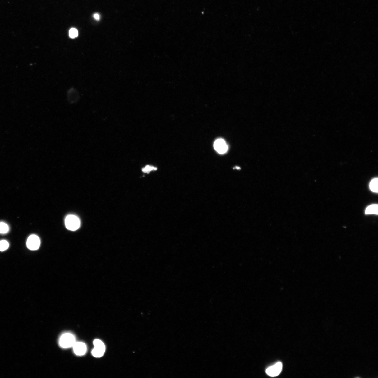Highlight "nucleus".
<instances>
[{"instance_id": "nucleus-1", "label": "nucleus", "mask_w": 378, "mask_h": 378, "mask_svg": "<svg viewBox=\"0 0 378 378\" xmlns=\"http://www.w3.org/2000/svg\"><path fill=\"white\" fill-rule=\"evenodd\" d=\"M76 342V338L73 334L70 333H66L62 335L59 340L60 345L64 348L73 347Z\"/></svg>"}, {"instance_id": "nucleus-2", "label": "nucleus", "mask_w": 378, "mask_h": 378, "mask_svg": "<svg viewBox=\"0 0 378 378\" xmlns=\"http://www.w3.org/2000/svg\"><path fill=\"white\" fill-rule=\"evenodd\" d=\"M65 225L67 228L71 231H75L78 229L80 227V219L77 216L70 215L66 217Z\"/></svg>"}, {"instance_id": "nucleus-3", "label": "nucleus", "mask_w": 378, "mask_h": 378, "mask_svg": "<svg viewBox=\"0 0 378 378\" xmlns=\"http://www.w3.org/2000/svg\"><path fill=\"white\" fill-rule=\"evenodd\" d=\"M94 348L92 351V354L96 357H101L104 355L105 351V347L102 342L99 339L94 341Z\"/></svg>"}, {"instance_id": "nucleus-4", "label": "nucleus", "mask_w": 378, "mask_h": 378, "mask_svg": "<svg viewBox=\"0 0 378 378\" xmlns=\"http://www.w3.org/2000/svg\"><path fill=\"white\" fill-rule=\"evenodd\" d=\"M40 241L37 235H33L29 236L27 241V248L32 251H35L39 248Z\"/></svg>"}, {"instance_id": "nucleus-5", "label": "nucleus", "mask_w": 378, "mask_h": 378, "mask_svg": "<svg viewBox=\"0 0 378 378\" xmlns=\"http://www.w3.org/2000/svg\"><path fill=\"white\" fill-rule=\"evenodd\" d=\"M282 364L279 362L275 365L270 366L266 370V372L269 376L271 377H276L279 375L281 372L282 369Z\"/></svg>"}, {"instance_id": "nucleus-6", "label": "nucleus", "mask_w": 378, "mask_h": 378, "mask_svg": "<svg viewBox=\"0 0 378 378\" xmlns=\"http://www.w3.org/2000/svg\"><path fill=\"white\" fill-rule=\"evenodd\" d=\"M214 148L219 154H225L228 150V146L225 141L222 139L216 140L214 144Z\"/></svg>"}, {"instance_id": "nucleus-7", "label": "nucleus", "mask_w": 378, "mask_h": 378, "mask_svg": "<svg viewBox=\"0 0 378 378\" xmlns=\"http://www.w3.org/2000/svg\"><path fill=\"white\" fill-rule=\"evenodd\" d=\"M73 347L75 353L77 355H84L87 352V346L84 343L76 342Z\"/></svg>"}, {"instance_id": "nucleus-8", "label": "nucleus", "mask_w": 378, "mask_h": 378, "mask_svg": "<svg viewBox=\"0 0 378 378\" xmlns=\"http://www.w3.org/2000/svg\"><path fill=\"white\" fill-rule=\"evenodd\" d=\"M68 98L69 100V101H72V99L73 98V101L76 100L77 99L79 98V94L78 91L74 88H71L69 90L67 93Z\"/></svg>"}, {"instance_id": "nucleus-9", "label": "nucleus", "mask_w": 378, "mask_h": 378, "mask_svg": "<svg viewBox=\"0 0 378 378\" xmlns=\"http://www.w3.org/2000/svg\"><path fill=\"white\" fill-rule=\"evenodd\" d=\"M378 213V205L376 204L370 205L366 208L365 211V213L367 215L372 214L377 215Z\"/></svg>"}, {"instance_id": "nucleus-10", "label": "nucleus", "mask_w": 378, "mask_h": 378, "mask_svg": "<svg viewBox=\"0 0 378 378\" xmlns=\"http://www.w3.org/2000/svg\"><path fill=\"white\" fill-rule=\"evenodd\" d=\"M378 180L375 178L372 180L370 183L369 187L371 190L374 192L378 193Z\"/></svg>"}, {"instance_id": "nucleus-11", "label": "nucleus", "mask_w": 378, "mask_h": 378, "mask_svg": "<svg viewBox=\"0 0 378 378\" xmlns=\"http://www.w3.org/2000/svg\"><path fill=\"white\" fill-rule=\"evenodd\" d=\"M9 231V227L8 225L4 222H0V233L4 234L7 233Z\"/></svg>"}, {"instance_id": "nucleus-12", "label": "nucleus", "mask_w": 378, "mask_h": 378, "mask_svg": "<svg viewBox=\"0 0 378 378\" xmlns=\"http://www.w3.org/2000/svg\"><path fill=\"white\" fill-rule=\"evenodd\" d=\"M9 247V243L8 242L5 240L0 241V251H6Z\"/></svg>"}, {"instance_id": "nucleus-13", "label": "nucleus", "mask_w": 378, "mask_h": 378, "mask_svg": "<svg viewBox=\"0 0 378 378\" xmlns=\"http://www.w3.org/2000/svg\"><path fill=\"white\" fill-rule=\"evenodd\" d=\"M157 170V168L154 166L146 165L142 169V171L144 173H149L150 172Z\"/></svg>"}, {"instance_id": "nucleus-14", "label": "nucleus", "mask_w": 378, "mask_h": 378, "mask_svg": "<svg viewBox=\"0 0 378 378\" xmlns=\"http://www.w3.org/2000/svg\"><path fill=\"white\" fill-rule=\"evenodd\" d=\"M78 35V32L77 30L75 28H71L69 30V36L71 38H76Z\"/></svg>"}, {"instance_id": "nucleus-15", "label": "nucleus", "mask_w": 378, "mask_h": 378, "mask_svg": "<svg viewBox=\"0 0 378 378\" xmlns=\"http://www.w3.org/2000/svg\"><path fill=\"white\" fill-rule=\"evenodd\" d=\"M94 17L97 21L99 20L100 19V16L99 15L98 13L94 14Z\"/></svg>"}]
</instances>
